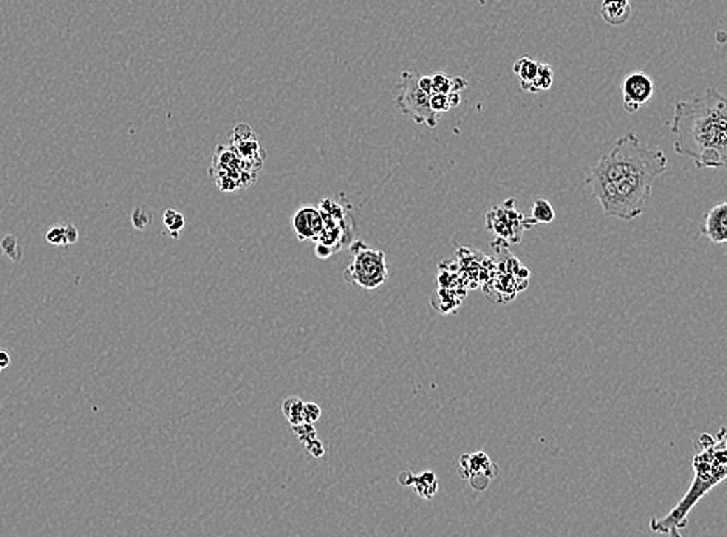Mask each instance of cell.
I'll return each mask as SVG.
<instances>
[{"instance_id": "1", "label": "cell", "mask_w": 727, "mask_h": 537, "mask_svg": "<svg viewBox=\"0 0 727 537\" xmlns=\"http://www.w3.org/2000/svg\"><path fill=\"white\" fill-rule=\"evenodd\" d=\"M667 155L650 147L636 133L619 138L588 170L585 186L608 217L625 221L642 216L654 180L667 169Z\"/></svg>"}, {"instance_id": "2", "label": "cell", "mask_w": 727, "mask_h": 537, "mask_svg": "<svg viewBox=\"0 0 727 537\" xmlns=\"http://www.w3.org/2000/svg\"><path fill=\"white\" fill-rule=\"evenodd\" d=\"M672 133L675 152L698 169L727 170V96L717 89L676 103Z\"/></svg>"}, {"instance_id": "3", "label": "cell", "mask_w": 727, "mask_h": 537, "mask_svg": "<svg viewBox=\"0 0 727 537\" xmlns=\"http://www.w3.org/2000/svg\"><path fill=\"white\" fill-rule=\"evenodd\" d=\"M695 477L686 496L664 517L650 520V529L658 534L680 536L686 528L687 515L692 508L710 490L727 478V448L718 435L704 434L696 441V455L693 458Z\"/></svg>"}, {"instance_id": "4", "label": "cell", "mask_w": 727, "mask_h": 537, "mask_svg": "<svg viewBox=\"0 0 727 537\" xmlns=\"http://www.w3.org/2000/svg\"><path fill=\"white\" fill-rule=\"evenodd\" d=\"M353 259L344 271L345 282L362 290H376L388 279V265L385 253L375 249L361 240L350 243Z\"/></svg>"}, {"instance_id": "5", "label": "cell", "mask_w": 727, "mask_h": 537, "mask_svg": "<svg viewBox=\"0 0 727 537\" xmlns=\"http://www.w3.org/2000/svg\"><path fill=\"white\" fill-rule=\"evenodd\" d=\"M260 169L247 163L229 145H219L214 150L210 174L223 192H234L254 184Z\"/></svg>"}, {"instance_id": "6", "label": "cell", "mask_w": 727, "mask_h": 537, "mask_svg": "<svg viewBox=\"0 0 727 537\" xmlns=\"http://www.w3.org/2000/svg\"><path fill=\"white\" fill-rule=\"evenodd\" d=\"M420 76L416 70H402L395 101L398 109L413 123L426 124L429 128H434L440 121V115L432 110L430 95L420 87Z\"/></svg>"}, {"instance_id": "7", "label": "cell", "mask_w": 727, "mask_h": 537, "mask_svg": "<svg viewBox=\"0 0 727 537\" xmlns=\"http://www.w3.org/2000/svg\"><path fill=\"white\" fill-rule=\"evenodd\" d=\"M515 198H508L487 211L486 228L497 235V240L518 243L524 231H529L537 225L531 216H523L515 207Z\"/></svg>"}, {"instance_id": "8", "label": "cell", "mask_w": 727, "mask_h": 537, "mask_svg": "<svg viewBox=\"0 0 727 537\" xmlns=\"http://www.w3.org/2000/svg\"><path fill=\"white\" fill-rule=\"evenodd\" d=\"M497 466L485 453L464 454L458 460V474L471 483L473 490L483 491L495 477Z\"/></svg>"}, {"instance_id": "9", "label": "cell", "mask_w": 727, "mask_h": 537, "mask_svg": "<svg viewBox=\"0 0 727 537\" xmlns=\"http://www.w3.org/2000/svg\"><path fill=\"white\" fill-rule=\"evenodd\" d=\"M654 84L653 80L642 73V71H633L627 75L622 81V105L624 110L629 113L638 112L640 107H644L653 98Z\"/></svg>"}, {"instance_id": "10", "label": "cell", "mask_w": 727, "mask_h": 537, "mask_svg": "<svg viewBox=\"0 0 727 537\" xmlns=\"http://www.w3.org/2000/svg\"><path fill=\"white\" fill-rule=\"evenodd\" d=\"M229 146L234 152L253 166L262 169V164L266 159V150L262 147L257 135L248 124H237L229 138Z\"/></svg>"}, {"instance_id": "11", "label": "cell", "mask_w": 727, "mask_h": 537, "mask_svg": "<svg viewBox=\"0 0 727 537\" xmlns=\"http://www.w3.org/2000/svg\"><path fill=\"white\" fill-rule=\"evenodd\" d=\"M293 229L300 242L318 240L323 231V217L319 207L302 206L293 217Z\"/></svg>"}, {"instance_id": "12", "label": "cell", "mask_w": 727, "mask_h": 537, "mask_svg": "<svg viewBox=\"0 0 727 537\" xmlns=\"http://www.w3.org/2000/svg\"><path fill=\"white\" fill-rule=\"evenodd\" d=\"M701 233L715 245L727 243V202L715 205L705 214Z\"/></svg>"}, {"instance_id": "13", "label": "cell", "mask_w": 727, "mask_h": 537, "mask_svg": "<svg viewBox=\"0 0 727 537\" xmlns=\"http://www.w3.org/2000/svg\"><path fill=\"white\" fill-rule=\"evenodd\" d=\"M399 483L412 488L420 497L430 500L438 491V480L434 472H421V474H412L410 471H404L399 474Z\"/></svg>"}, {"instance_id": "14", "label": "cell", "mask_w": 727, "mask_h": 537, "mask_svg": "<svg viewBox=\"0 0 727 537\" xmlns=\"http://www.w3.org/2000/svg\"><path fill=\"white\" fill-rule=\"evenodd\" d=\"M601 16L608 25L621 27L627 24L631 16L630 0H602Z\"/></svg>"}, {"instance_id": "15", "label": "cell", "mask_w": 727, "mask_h": 537, "mask_svg": "<svg viewBox=\"0 0 727 537\" xmlns=\"http://www.w3.org/2000/svg\"><path fill=\"white\" fill-rule=\"evenodd\" d=\"M538 66L540 62L531 59L528 56H523L514 64V73L518 76V84L523 91H528L531 82L536 80L538 73Z\"/></svg>"}, {"instance_id": "16", "label": "cell", "mask_w": 727, "mask_h": 537, "mask_svg": "<svg viewBox=\"0 0 727 537\" xmlns=\"http://www.w3.org/2000/svg\"><path fill=\"white\" fill-rule=\"evenodd\" d=\"M304 401L299 397H290L284 401L282 411L290 426H298L305 423L304 420Z\"/></svg>"}, {"instance_id": "17", "label": "cell", "mask_w": 727, "mask_h": 537, "mask_svg": "<svg viewBox=\"0 0 727 537\" xmlns=\"http://www.w3.org/2000/svg\"><path fill=\"white\" fill-rule=\"evenodd\" d=\"M552 82H554V70H552V67L550 66V64L540 62L538 73L536 76V80L531 82L529 89H528V93L546 91L548 89H551Z\"/></svg>"}, {"instance_id": "18", "label": "cell", "mask_w": 727, "mask_h": 537, "mask_svg": "<svg viewBox=\"0 0 727 537\" xmlns=\"http://www.w3.org/2000/svg\"><path fill=\"white\" fill-rule=\"evenodd\" d=\"M531 217L536 220V223H551L556 219V211L548 200L537 198L532 205Z\"/></svg>"}, {"instance_id": "19", "label": "cell", "mask_w": 727, "mask_h": 537, "mask_svg": "<svg viewBox=\"0 0 727 537\" xmlns=\"http://www.w3.org/2000/svg\"><path fill=\"white\" fill-rule=\"evenodd\" d=\"M163 221H164V226L168 228L170 237L177 240L179 237V233H182V229L186 225V219L183 214L175 209H166L164 216H163Z\"/></svg>"}, {"instance_id": "20", "label": "cell", "mask_w": 727, "mask_h": 537, "mask_svg": "<svg viewBox=\"0 0 727 537\" xmlns=\"http://www.w3.org/2000/svg\"><path fill=\"white\" fill-rule=\"evenodd\" d=\"M0 248L5 256H8L11 260H20L22 259V249H20L19 242L16 235H5L3 240L0 242Z\"/></svg>"}, {"instance_id": "21", "label": "cell", "mask_w": 727, "mask_h": 537, "mask_svg": "<svg viewBox=\"0 0 727 537\" xmlns=\"http://www.w3.org/2000/svg\"><path fill=\"white\" fill-rule=\"evenodd\" d=\"M154 221V216L152 212L146 209V206H138L135 207L133 212H132V225L133 228L140 229V231H144L149 225H152Z\"/></svg>"}, {"instance_id": "22", "label": "cell", "mask_w": 727, "mask_h": 537, "mask_svg": "<svg viewBox=\"0 0 727 537\" xmlns=\"http://www.w3.org/2000/svg\"><path fill=\"white\" fill-rule=\"evenodd\" d=\"M45 240L50 245L56 247H67L66 242V225H54L47 231Z\"/></svg>"}, {"instance_id": "23", "label": "cell", "mask_w": 727, "mask_h": 537, "mask_svg": "<svg viewBox=\"0 0 727 537\" xmlns=\"http://www.w3.org/2000/svg\"><path fill=\"white\" fill-rule=\"evenodd\" d=\"M432 85H434V93L448 95L449 91H452V78L446 73H436L432 76Z\"/></svg>"}, {"instance_id": "24", "label": "cell", "mask_w": 727, "mask_h": 537, "mask_svg": "<svg viewBox=\"0 0 727 537\" xmlns=\"http://www.w3.org/2000/svg\"><path fill=\"white\" fill-rule=\"evenodd\" d=\"M430 107H432V110H434L438 115L450 110V104H449L448 95H444V93H432V95H430Z\"/></svg>"}, {"instance_id": "25", "label": "cell", "mask_w": 727, "mask_h": 537, "mask_svg": "<svg viewBox=\"0 0 727 537\" xmlns=\"http://www.w3.org/2000/svg\"><path fill=\"white\" fill-rule=\"evenodd\" d=\"M291 431L299 436V440L304 443V445L309 440H313L318 436V434H316V429L313 427L311 423H302L298 426H291Z\"/></svg>"}, {"instance_id": "26", "label": "cell", "mask_w": 727, "mask_h": 537, "mask_svg": "<svg viewBox=\"0 0 727 537\" xmlns=\"http://www.w3.org/2000/svg\"><path fill=\"white\" fill-rule=\"evenodd\" d=\"M321 413H322L321 407L316 403H305L304 404V420H305V423L314 425L316 421L321 418Z\"/></svg>"}, {"instance_id": "27", "label": "cell", "mask_w": 727, "mask_h": 537, "mask_svg": "<svg viewBox=\"0 0 727 537\" xmlns=\"http://www.w3.org/2000/svg\"><path fill=\"white\" fill-rule=\"evenodd\" d=\"M304 446H305L307 453L311 457H314V458H321L323 454H325V448H323L322 441L318 439V436H316V439H313V440H309L308 443H305Z\"/></svg>"}, {"instance_id": "28", "label": "cell", "mask_w": 727, "mask_h": 537, "mask_svg": "<svg viewBox=\"0 0 727 537\" xmlns=\"http://www.w3.org/2000/svg\"><path fill=\"white\" fill-rule=\"evenodd\" d=\"M79 239V233H78V228L75 225H66V242H67V247L68 245H73V243H76Z\"/></svg>"}, {"instance_id": "29", "label": "cell", "mask_w": 727, "mask_h": 537, "mask_svg": "<svg viewBox=\"0 0 727 537\" xmlns=\"http://www.w3.org/2000/svg\"><path fill=\"white\" fill-rule=\"evenodd\" d=\"M11 364V355L6 348H0V372L10 367Z\"/></svg>"}, {"instance_id": "30", "label": "cell", "mask_w": 727, "mask_h": 537, "mask_svg": "<svg viewBox=\"0 0 727 537\" xmlns=\"http://www.w3.org/2000/svg\"><path fill=\"white\" fill-rule=\"evenodd\" d=\"M466 87H467V81L464 80V78H460V76H453L452 78V91H460V93H462Z\"/></svg>"}, {"instance_id": "31", "label": "cell", "mask_w": 727, "mask_h": 537, "mask_svg": "<svg viewBox=\"0 0 727 537\" xmlns=\"http://www.w3.org/2000/svg\"><path fill=\"white\" fill-rule=\"evenodd\" d=\"M420 87L427 91L429 95L434 93V85H432V76H420Z\"/></svg>"}, {"instance_id": "32", "label": "cell", "mask_w": 727, "mask_h": 537, "mask_svg": "<svg viewBox=\"0 0 727 537\" xmlns=\"http://www.w3.org/2000/svg\"><path fill=\"white\" fill-rule=\"evenodd\" d=\"M448 99H449L450 109H453V107H458L460 104H462V93H460V91H449L448 93Z\"/></svg>"}, {"instance_id": "33", "label": "cell", "mask_w": 727, "mask_h": 537, "mask_svg": "<svg viewBox=\"0 0 727 537\" xmlns=\"http://www.w3.org/2000/svg\"><path fill=\"white\" fill-rule=\"evenodd\" d=\"M717 435L719 436V440H721L724 443V446L727 448V429H721V431H719Z\"/></svg>"}]
</instances>
